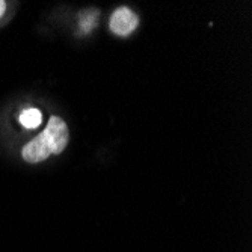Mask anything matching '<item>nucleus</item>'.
Masks as SVG:
<instances>
[{
  "label": "nucleus",
  "mask_w": 252,
  "mask_h": 252,
  "mask_svg": "<svg viewBox=\"0 0 252 252\" xmlns=\"http://www.w3.org/2000/svg\"><path fill=\"white\" fill-rule=\"evenodd\" d=\"M42 136L47 141V145L52 151V154H61L65 147L68 145L70 139V133L65 121L59 117H52L47 127L42 131Z\"/></svg>",
  "instance_id": "nucleus-1"
},
{
  "label": "nucleus",
  "mask_w": 252,
  "mask_h": 252,
  "mask_svg": "<svg viewBox=\"0 0 252 252\" xmlns=\"http://www.w3.org/2000/svg\"><path fill=\"white\" fill-rule=\"evenodd\" d=\"M109 26L113 33L120 36H127L137 28V15L126 6L118 8L113 12Z\"/></svg>",
  "instance_id": "nucleus-2"
},
{
  "label": "nucleus",
  "mask_w": 252,
  "mask_h": 252,
  "mask_svg": "<svg viewBox=\"0 0 252 252\" xmlns=\"http://www.w3.org/2000/svg\"><path fill=\"white\" fill-rule=\"evenodd\" d=\"M23 158L29 163H39L42 160H45L47 157H50L52 151L47 145V141L42 136V133H39L35 139H32L25 148H23Z\"/></svg>",
  "instance_id": "nucleus-3"
},
{
  "label": "nucleus",
  "mask_w": 252,
  "mask_h": 252,
  "mask_svg": "<svg viewBox=\"0 0 252 252\" xmlns=\"http://www.w3.org/2000/svg\"><path fill=\"white\" fill-rule=\"evenodd\" d=\"M41 112L38 109H28V110H23L21 115H20V123L23 127L26 128H36L41 124Z\"/></svg>",
  "instance_id": "nucleus-4"
},
{
  "label": "nucleus",
  "mask_w": 252,
  "mask_h": 252,
  "mask_svg": "<svg viewBox=\"0 0 252 252\" xmlns=\"http://www.w3.org/2000/svg\"><path fill=\"white\" fill-rule=\"evenodd\" d=\"M97 25V14L95 12H88L85 15H82L80 18V28L83 32H89L91 29H94V26Z\"/></svg>",
  "instance_id": "nucleus-5"
},
{
  "label": "nucleus",
  "mask_w": 252,
  "mask_h": 252,
  "mask_svg": "<svg viewBox=\"0 0 252 252\" xmlns=\"http://www.w3.org/2000/svg\"><path fill=\"white\" fill-rule=\"evenodd\" d=\"M5 9H6V3L3 2V0H0V18L3 17V14H5Z\"/></svg>",
  "instance_id": "nucleus-6"
}]
</instances>
